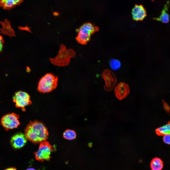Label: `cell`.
Segmentation results:
<instances>
[{"label": "cell", "instance_id": "6", "mask_svg": "<svg viewBox=\"0 0 170 170\" xmlns=\"http://www.w3.org/2000/svg\"><path fill=\"white\" fill-rule=\"evenodd\" d=\"M13 100L17 108H21L23 111L25 107L31 104L30 97L27 93L21 90L16 92L13 97Z\"/></svg>", "mask_w": 170, "mask_h": 170}, {"label": "cell", "instance_id": "21", "mask_svg": "<svg viewBox=\"0 0 170 170\" xmlns=\"http://www.w3.org/2000/svg\"><path fill=\"white\" fill-rule=\"evenodd\" d=\"M4 170H17L14 167H11L7 168Z\"/></svg>", "mask_w": 170, "mask_h": 170}, {"label": "cell", "instance_id": "11", "mask_svg": "<svg viewBox=\"0 0 170 170\" xmlns=\"http://www.w3.org/2000/svg\"><path fill=\"white\" fill-rule=\"evenodd\" d=\"M132 14L133 19L136 21H141L147 16L146 11L142 4H136L132 8Z\"/></svg>", "mask_w": 170, "mask_h": 170}, {"label": "cell", "instance_id": "9", "mask_svg": "<svg viewBox=\"0 0 170 170\" xmlns=\"http://www.w3.org/2000/svg\"><path fill=\"white\" fill-rule=\"evenodd\" d=\"M130 91V88L128 85L123 82L119 83L114 89L116 97L120 100L125 98L129 94Z\"/></svg>", "mask_w": 170, "mask_h": 170}, {"label": "cell", "instance_id": "17", "mask_svg": "<svg viewBox=\"0 0 170 170\" xmlns=\"http://www.w3.org/2000/svg\"><path fill=\"white\" fill-rule=\"evenodd\" d=\"M76 132L73 130L70 129L66 130L63 133V136L65 139L72 140L76 138Z\"/></svg>", "mask_w": 170, "mask_h": 170}, {"label": "cell", "instance_id": "22", "mask_svg": "<svg viewBox=\"0 0 170 170\" xmlns=\"http://www.w3.org/2000/svg\"><path fill=\"white\" fill-rule=\"evenodd\" d=\"M26 170H35V169L32 168H30L27 169Z\"/></svg>", "mask_w": 170, "mask_h": 170}, {"label": "cell", "instance_id": "18", "mask_svg": "<svg viewBox=\"0 0 170 170\" xmlns=\"http://www.w3.org/2000/svg\"><path fill=\"white\" fill-rule=\"evenodd\" d=\"M111 68L114 70H118L121 66L120 61L116 59H111L109 62Z\"/></svg>", "mask_w": 170, "mask_h": 170}, {"label": "cell", "instance_id": "3", "mask_svg": "<svg viewBox=\"0 0 170 170\" xmlns=\"http://www.w3.org/2000/svg\"><path fill=\"white\" fill-rule=\"evenodd\" d=\"M99 30L98 27L89 22L83 23L76 29L77 35L76 37L80 44L85 45L90 39L91 35Z\"/></svg>", "mask_w": 170, "mask_h": 170}, {"label": "cell", "instance_id": "4", "mask_svg": "<svg viewBox=\"0 0 170 170\" xmlns=\"http://www.w3.org/2000/svg\"><path fill=\"white\" fill-rule=\"evenodd\" d=\"M58 80V76H55L53 74H46L38 82L37 88L38 91L43 93L51 92L56 88Z\"/></svg>", "mask_w": 170, "mask_h": 170}, {"label": "cell", "instance_id": "20", "mask_svg": "<svg viewBox=\"0 0 170 170\" xmlns=\"http://www.w3.org/2000/svg\"><path fill=\"white\" fill-rule=\"evenodd\" d=\"M4 42V40L3 37L0 35V53L3 50Z\"/></svg>", "mask_w": 170, "mask_h": 170}, {"label": "cell", "instance_id": "15", "mask_svg": "<svg viewBox=\"0 0 170 170\" xmlns=\"http://www.w3.org/2000/svg\"><path fill=\"white\" fill-rule=\"evenodd\" d=\"M152 170H161L163 167V163L159 158L156 157L153 158L150 163Z\"/></svg>", "mask_w": 170, "mask_h": 170}, {"label": "cell", "instance_id": "5", "mask_svg": "<svg viewBox=\"0 0 170 170\" xmlns=\"http://www.w3.org/2000/svg\"><path fill=\"white\" fill-rule=\"evenodd\" d=\"M53 149L48 142L44 141L40 144L38 150L34 153L36 159L38 161L49 160Z\"/></svg>", "mask_w": 170, "mask_h": 170}, {"label": "cell", "instance_id": "7", "mask_svg": "<svg viewBox=\"0 0 170 170\" xmlns=\"http://www.w3.org/2000/svg\"><path fill=\"white\" fill-rule=\"evenodd\" d=\"M19 115L12 113L6 114L1 120V124L6 131L17 128L20 124Z\"/></svg>", "mask_w": 170, "mask_h": 170}, {"label": "cell", "instance_id": "12", "mask_svg": "<svg viewBox=\"0 0 170 170\" xmlns=\"http://www.w3.org/2000/svg\"><path fill=\"white\" fill-rule=\"evenodd\" d=\"M23 0H0V7L4 9L9 10L17 5H19L23 1Z\"/></svg>", "mask_w": 170, "mask_h": 170}, {"label": "cell", "instance_id": "13", "mask_svg": "<svg viewBox=\"0 0 170 170\" xmlns=\"http://www.w3.org/2000/svg\"><path fill=\"white\" fill-rule=\"evenodd\" d=\"M3 27L0 29V32L4 34H6L10 37L15 36V32L12 28L10 22L6 19L4 22H1Z\"/></svg>", "mask_w": 170, "mask_h": 170}, {"label": "cell", "instance_id": "14", "mask_svg": "<svg viewBox=\"0 0 170 170\" xmlns=\"http://www.w3.org/2000/svg\"><path fill=\"white\" fill-rule=\"evenodd\" d=\"M169 2L168 1L165 4L159 17L154 18V19L164 23H167L169 22V16L167 12L168 11L169 5Z\"/></svg>", "mask_w": 170, "mask_h": 170}, {"label": "cell", "instance_id": "1", "mask_svg": "<svg viewBox=\"0 0 170 170\" xmlns=\"http://www.w3.org/2000/svg\"><path fill=\"white\" fill-rule=\"evenodd\" d=\"M25 135L30 141L38 143L46 140L48 133L47 128L42 123L35 121L28 124L25 129Z\"/></svg>", "mask_w": 170, "mask_h": 170}, {"label": "cell", "instance_id": "8", "mask_svg": "<svg viewBox=\"0 0 170 170\" xmlns=\"http://www.w3.org/2000/svg\"><path fill=\"white\" fill-rule=\"evenodd\" d=\"M101 76L105 83L104 87L105 90L107 91H112L117 82V79L114 73L109 69H106L103 71Z\"/></svg>", "mask_w": 170, "mask_h": 170}, {"label": "cell", "instance_id": "19", "mask_svg": "<svg viewBox=\"0 0 170 170\" xmlns=\"http://www.w3.org/2000/svg\"><path fill=\"white\" fill-rule=\"evenodd\" d=\"M163 140L165 143L170 144V135H164L163 137Z\"/></svg>", "mask_w": 170, "mask_h": 170}, {"label": "cell", "instance_id": "10", "mask_svg": "<svg viewBox=\"0 0 170 170\" xmlns=\"http://www.w3.org/2000/svg\"><path fill=\"white\" fill-rule=\"evenodd\" d=\"M27 139L25 134L18 133L13 136L11 138L10 142L14 148L19 149L23 147L26 144Z\"/></svg>", "mask_w": 170, "mask_h": 170}, {"label": "cell", "instance_id": "16", "mask_svg": "<svg viewBox=\"0 0 170 170\" xmlns=\"http://www.w3.org/2000/svg\"><path fill=\"white\" fill-rule=\"evenodd\" d=\"M158 136L170 135V122L164 126L156 129L155 130Z\"/></svg>", "mask_w": 170, "mask_h": 170}, {"label": "cell", "instance_id": "2", "mask_svg": "<svg viewBox=\"0 0 170 170\" xmlns=\"http://www.w3.org/2000/svg\"><path fill=\"white\" fill-rule=\"evenodd\" d=\"M76 53L72 48L67 49L65 45L61 44L58 54L55 57L49 60L53 65L63 67L68 65L70 59L76 57Z\"/></svg>", "mask_w": 170, "mask_h": 170}]
</instances>
